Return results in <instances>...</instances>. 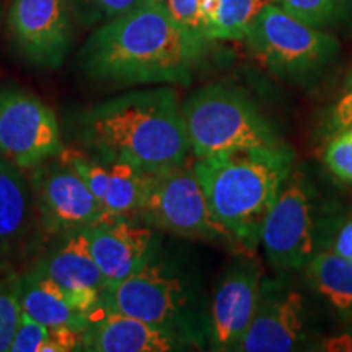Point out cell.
<instances>
[{"instance_id":"30","label":"cell","mask_w":352,"mask_h":352,"mask_svg":"<svg viewBox=\"0 0 352 352\" xmlns=\"http://www.w3.org/2000/svg\"><path fill=\"white\" fill-rule=\"evenodd\" d=\"M316 349L327 352H352V333H344L340 334V336L328 338Z\"/></svg>"},{"instance_id":"1","label":"cell","mask_w":352,"mask_h":352,"mask_svg":"<svg viewBox=\"0 0 352 352\" xmlns=\"http://www.w3.org/2000/svg\"><path fill=\"white\" fill-rule=\"evenodd\" d=\"M208 43L173 19L166 0H144L101 23L83 43L78 65L88 78L104 85H186Z\"/></svg>"},{"instance_id":"4","label":"cell","mask_w":352,"mask_h":352,"mask_svg":"<svg viewBox=\"0 0 352 352\" xmlns=\"http://www.w3.org/2000/svg\"><path fill=\"white\" fill-rule=\"evenodd\" d=\"M182 113L196 158L284 145L254 101L236 87L212 83L199 88L188 96Z\"/></svg>"},{"instance_id":"21","label":"cell","mask_w":352,"mask_h":352,"mask_svg":"<svg viewBox=\"0 0 352 352\" xmlns=\"http://www.w3.org/2000/svg\"><path fill=\"white\" fill-rule=\"evenodd\" d=\"M109 165V184L103 208L113 217H127L138 214L147 195L153 171H144L135 166L111 162Z\"/></svg>"},{"instance_id":"27","label":"cell","mask_w":352,"mask_h":352,"mask_svg":"<svg viewBox=\"0 0 352 352\" xmlns=\"http://www.w3.org/2000/svg\"><path fill=\"white\" fill-rule=\"evenodd\" d=\"M201 3L202 0H166L170 13L179 25L197 36L206 38L204 30H202Z\"/></svg>"},{"instance_id":"11","label":"cell","mask_w":352,"mask_h":352,"mask_svg":"<svg viewBox=\"0 0 352 352\" xmlns=\"http://www.w3.org/2000/svg\"><path fill=\"white\" fill-rule=\"evenodd\" d=\"M70 0H13L8 28L16 50L28 63L57 69L72 47Z\"/></svg>"},{"instance_id":"14","label":"cell","mask_w":352,"mask_h":352,"mask_svg":"<svg viewBox=\"0 0 352 352\" xmlns=\"http://www.w3.org/2000/svg\"><path fill=\"white\" fill-rule=\"evenodd\" d=\"M107 287L134 274L155 256V232L129 217H111L82 230Z\"/></svg>"},{"instance_id":"5","label":"cell","mask_w":352,"mask_h":352,"mask_svg":"<svg viewBox=\"0 0 352 352\" xmlns=\"http://www.w3.org/2000/svg\"><path fill=\"white\" fill-rule=\"evenodd\" d=\"M243 39L267 69L290 80L311 78L327 67L340 47L333 36L272 2L263 3Z\"/></svg>"},{"instance_id":"24","label":"cell","mask_w":352,"mask_h":352,"mask_svg":"<svg viewBox=\"0 0 352 352\" xmlns=\"http://www.w3.org/2000/svg\"><path fill=\"white\" fill-rule=\"evenodd\" d=\"M144 0H70L74 15L85 26L104 23L134 10Z\"/></svg>"},{"instance_id":"6","label":"cell","mask_w":352,"mask_h":352,"mask_svg":"<svg viewBox=\"0 0 352 352\" xmlns=\"http://www.w3.org/2000/svg\"><path fill=\"white\" fill-rule=\"evenodd\" d=\"M138 214L147 226L183 239L232 241L210 214L192 166L184 164L153 171Z\"/></svg>"},{"instance_id":"29","label":"cell","mask_w":352,"mask_h":352,"mask_svg":"<svg viewBox=\"0 0 352 352\" xmlns=\"http://www.w3.org/2000/svg\"><path fill=\"white\" fill-rule=\"evenodd\" d=\"M331 252L352 261V217L338 227L331 241Z\"/></svg>"},{"instance_id":"12","label":"cell","mask_w":352,"mask_h":352,"mask_svg":"<svg viewBox=\"0 0 352 352\" xmlns=\"http://www.w3.org/2000/svg\"><path fill=\"white\" fill-rule=\"evenodd\" d=\"M253 264L233 266L215 289L209 314V344L212 351H239L252 327L261 300L263 284Z\"/></svg>"},{"instance_id":"25","label":"cell","mask_w":352,"mask_h":352,"mask_svg":"<svg viewBox=\"0 0 352 352\" xmlns=\"http://www.w3.org/2000/svg\"><path fill=\"white\" fill-rule=\"evenodd\" d=\"M324 165L342 183L352 184V124L338 131L327 145Z\"/></svg>"},{"instance_id":"26","label":"cell","mask_w":352,"mask_h":352,"mask_svg":"<svg viewBox=\"0 0 352 352\" xmlns=\"http://www.w3.org/2000/svg\"><path fill=\"white\" fill-rule=\"evenodd\" d=\"M51 328L38 323L32 316L21 310L19 327L8 352H43L47 340H50Z\"/></svg>"},{"instance_id":"3","label":"cell","mask_w":352,"mask_h":352,"mask_svg":"<svg viewBox=\"0 0 352 352\" xmlns=\"http://www.w3.org/2000/svg\"><path fill=\"white\" fill-rule=\"evenodd\" d=\"M292 165L294 155L284 144L197 158L192 170L215 222L232 241L253 250Z\"/></svg>"},{"instance_id":"2","label":"cell","mask_w":352,"mask_h":352,"mask_svg":"<svg viewBox=\"0 0 352 352\" xmlns=\"http://www.w3.org/2000/svg\"><path fill=\"white\" fill-rule=\"evenodd\" d=\"M78 135L100 160L144 171L183 165L191 152L178 96L168 87L129 91L87 109Z\"/></svg>"},{"instance_id":"28","label":"cell","mask_w":352,"mask_h":352,"mask_svg":"<svg viewBox=\"0 0 352 352\" xmlns=\"http://www.w3.org/2000/svg\"><path fill=\"white\" fill-rule=\"evenodd\" d=\"M352 124V85L344 95L341 96L336 107L333 108L331 118H329V126L334 132L344 129Z\"/></svg>"},{"instance_id":"13","label":"cell","mask_w":352,"mask_h":352,"mask_svg":"<svg viewBox=\"0 0 352 352\" xmlns=\"http://www.w3.org/2000/svg\"><path fill=\"white\" fill-rule=\"evenodd\" d=\"M59 239L33 267L54 280L74 307L91 315L101 305L107 279L90 252L85 233L72 232Z\"/></svg>"},{"instance_id":"9","label":"cell","mask_w":352,"mask_h":352,"mask_svg":"<svg viewBox=\"0 0 352 352\" xmlns=\"http://www.w3.org/2000/svg\"><path fill=\"white\" fill-rule=\"evenodd\" d=\"M101 305L147 323L178 329L191 338L184 321L188 294L183 280L155 256L134 274L107 287Z\"/></svg>"},{"instance_id":"23","label":"cell","mask_w":352,"mask_h":352,"mask_svg":"<svg viewBox=\"0 0 352 352\" xmlns=\"http://www.w3.org/2000/svg\"><path fill=\"white\" fill-rule=\"evenodd\" d=\"M296 19L321 28L340 16L346 0H271Z\"/></svg>"},{"instance_id":"22","label":"cell","mask_w":352,"mask_h":352,"mask_svg":"<svg viewBox=\"0 0 352 352\" xmlns=\"http://www.w3.org/2000/svg\"><path fill=\"white\" fill-rule=\"evenodd\" d=\"M21 315V277L0 267V352L10 351Z\"/></svg>"},{"instance_id":"17","label":"cell","mask_w":352,"mask_h":352,"mask_svg":"<svg viewBox=\"0 0 352 352\" xmlns=\"http://www.w3.org/2000/svg\"><path fill=\"white\" fill-rule=\"evenodd\" d=\"M34 209L32 183L23 170L0 157V267L25 245Z\"/></svg>"},{"instance_id":"7","label":"cell","mask_w":352,"mask_h":352,"mask_svg":"<svg viewBox=\"0 0 352 352\" xmlns=\"http://www.w3.org/2000/svg\"><path fill=\"white\" fill-rule=\"evenodd\" d=\"M63 148L56 114L39 96L19 87H0V157L25 171Z\"/></svg>"},{"instance_id":"18","label":"cell","mask_w":352,"mask_h":352,"mask_svg":"<svg viewBox=\"0 0 352 352\" xmlns=\"http://www.w3.org/2000/svg\"><path fill=\"white\" fill-rule=\"evenodd\" d=\"M21 310L47 328H70L85 333L90 315L74 307L54 280L32 267L21 276Z\"/></svg>"},{"instance_id":"10","label":"cell","mask_w":352,"mask_h":352,"mask_svg":"<svg viewBox=\"0 0 352 352\" xmlns=\"http://www.w3.org/2000/svg\"><path fill=\"white\" fill-rule=\"evenodd\" d=\"M51 160L33 168L30 179L44 232L52 236L67 235L113 217L76 171L59 157Z\"/></svg>"},{"instance_id":"16","label":"cell","mask_w":352,"mask_h":352,"mask_svg":"<svg viewBox=\"0 0 352 352\" xmlns=\"http://www.w3.org/2000/svg\"><path fill=\"white\" fill-rule=\"evenodd\" d=\"M305 341V303L297 290L263 287L254 320L239 347L241 352H289Z\"/></svg>"},{"instance_id":"31","label":"cell","mask_w":352,"mask_h":352,"mask_svg":"<svg viewBox=\"0 0 352 352\" xmlns=\"http://www.w3.org/2000/svg\"><path fill=\"white\" fill-rule=\"evenodd\" d=\"M0 21H2V7H0Z\"/></svg>"},{"instance_id":"20","label":"cell","mask_w":352,"mask_h":352,"mask_svg":"<svg viewBox=\"0 0 352 352\" xmlns=\"http://www.w3.org/2000/svg\"><path fill=\"white\" fill-rule=\"evenodd\" d=\"M263 0H202L201 16L204 36L214 39H243Z\"/></svg>"},{"instance_id":"8","label":"cell","mask_w":352,"mask_h":352,"mask_svg":"<svg viewBox=\"0 0 352 352\" xmlns=\"http://www.w3.org/2000/svg\"><path fill=\"white\" fill-rule=\"evenodd\" d=\"M264 253L272 267L297 271L315 254V217L310 188L300 173H290L261 228Z\"/></svg>"},{"instance_id":"19","label":"cell","mask_w":352,"mask_h":352,"mask_svg":"<svg viewBox=\"0 0 352 352\" xmlns=\"http://www.w3.org/2000/svg\"><path fill=\"white\" fill-rule=\"evenodd\" d=\"M308 287L336 311L338 316L352 320V261L338 256L331 250L315 253L305 264Z\"/></svg>"},{"instance_id":"15","label":"cell","mask_w":352,"mask_h":352,"mask_svg":"<svg viewBox=\"0 0 352 352\" xmlns=\"http://www.w3.org/2000/svg\"><path fill=\"white\" fill-rule=\"evenodd\" d=\"M192 340L173 328L158 327L100 305L90 315L80 351L90 352H168Z\"/></svg>"}]
</instances>
